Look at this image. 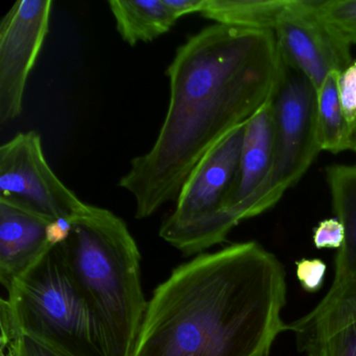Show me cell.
<instances>
[{"label":"cell","instance_id":"6da1fadb","mask_svg":"<svg viewBox=\"0 0 356 356\" xmlns=\"http://www.w3.org/2000/svg\"><path fill=\"white\" fill-rule=\"evenodd\" d=\"M283 58L270 31L214 24L189 37L168 66L170 104L152 149L118 186L149 218L178 197L202 158L272 99Z\"/></svg>","mask_w":356,"mask_h":356},{"label":"cell","instance_id":"7a4b0ae2","mask_svg":"<svg viewBox=\"0 0 356 356\" xmlns=\"http://www.w3.org/2000/svg\"><path fill=\"white\" fill-rule=\"evenodd\" d=\"M285 303L284 268L256 241L200 254L156 287L132 356H270Z\"/></svg>","mask_w":356,"mask_h":356},{"label":"cell","instance_id":"3957f363","mask_svg":"<svg viewBox=\"0 0 356 356\" xmlns=\"http://www.w3.org/2000/svg\"><path fill=\"white\" fill-rule=\"evenodd\" d=\"M60 243L72 277L103 326L112 356H132L147 301L140 252L126 222L87 204Z\"/></svg>","mask_w":356,"mask_h":356},{"label":"cell","instance_id":"277c9868","mask_svg":"<svg viewBox=\"0 0 356 356\" xmlns=\"http://www.w3.org/2000/svg\"><path fill=\"white\" fill-rule=\"evenodd\" d=\"M0 302V347L26 334L65 356H112L105 331L70 273L59 243Z\"/></svg>","mask_w":356,"mask_h":356},{"label":"cell","instance_id":"5b68a950","mask_svg":"<svg viewBox=\"0 0 356 356\" xmlns=\"http://www.w3.org/2000/svg\"><path fill=\"white\" fill-rule=\"evenodd\" d=\"M245 124L202 158L183 184L174 211L162 222L159 236L184 255L224 243L238 225L225 209L238 177Z\"/></svg>","mask_w":356,"mask_h":356},{"label":"cell","instance_id":"8992f818","mask_svg":"<svg viewBox=\"0 0 356 356\" xmlns=\"http://www.w3.org/2000/svg\"><path fill=\"white\" fill-rule=\"evenodd\" d=\"M275 156L266 182L254 197L256 216L274 207L295 186L322 152L318 131V91L309 79L283 60L278 86L270 99Z\"/></svg>","mask_w":356,"mask_h":356},{"label":"cell","instance_id":"52a82bcc","mask_svg":"<svg viewBox=\"0 0 356 356\" xmlns=\"http://www.w3.org/2000/svg\"><path fill=\"white\" fill-rule=\"evenodd\" d=\"M335 218L345 228V241L335 258L332 285L322 301L289 325L298 349L356 322V163L326 168Z\"/></svg>","mask_w":356,"mask_h":356},{"label":"cell","instance_id":"ba28073f","mask_svg":"<svg viewBox=\"0 0 356 356\" xmlns=\"http://www.w3.org/2000/svg\"><path fill=\"white\" fill-rule=\"evenodd\" d=\"M0 200L51 222L70 220L87 206L49 165L36 131L18 133L0 147Z\"/></svg>","mask_w":356,"mask_h":356},{"label":"cell","instance_id":"9c48e42d","mask_svg":"<svg viewBox=\"0 0 356 356\" xmlns=\"http://www.w3.org/2000/svg\"><path fill=\"white\" fill-rule=\"evenodd\" d=\"M51 0H20L0 22V124L19 118L29 76L49 32Z\"/></svg>","mask_w":356,"mask_h":356},{"label":"cell","instance_id":"30bf717a","mask_svg":"<svg viewBox=\"0 0 356 356\" xmlns=\"http://www.w3.org/2000/svg\"><path fill=\"white\" fill-rule=\"evenodd\" d=\"M321 0H293L275 30L283 60L305 74L316 91L331 72L352 63L351 45L321 17Z\"/></svg>","mask_w":356,"mask_h":356},{"label":"cell","instance_id":"8fae6325","mask_svg":"<svg viewBox=\"0 0 356 356\" xmlns=\"http://www.w3.org/2000/svg\"><path fill=\"white\" fill-rule=\"evenodd\" d=\"M274 114L270 101L245 124L238 177L225 213L236 222L253 218L252 202L266 182L275 156Z\"/></svg>","mask_w":356,"mask_h":356},{"label":"cell","instance_id":"7c38bea8","mask_svg":"<svg viewBox=\"0 0 356 356\" xmlns=\"http://www.w3.org/2000/svg\"><path fill=\"white\" fill-rule=\"evenodd\" d=\"M51 220L0 200V282L6 289L53 245Z\"/></svg>","mask_w":356,"mask_h":356},{"label":"cell","instance_id":"4fadbf2b","mask_svg":"<svg viewBox=\"0 0 356 356\" xmlns=\"http://www.w3.org/2000/svg\"><path fill=\"white\" fill-rule=\"evenodd\" d=\"M109 7L118 33L130 47L152 42L179 20L166 0H111Z\"/></svg>","mask_w":356,"mask_h":356},{"label":"cell","instance_id":"5bb4252c","mask_svg":"<svg viewBox=\"0 0 356 356\" xmlns=\"http://www.w3.org/2000/svg\"><path fill=\"white\" fill-rule=\"evenodd\" d=\"M293 0H205L201 15L216 24L275 32Z\"/></svg>","mask_w":356,"mask_h":356},{"label":"cell","instance_id":"9a60e30c","mask_svg":"<svg viewBox=\"0 0 356 356\" xmlns=\"http://www.w3.org/2000/svg\"><path fill=\"white\" fill-rule=\"evenodd\" d=\"M341 72H331L318 90V131L322 151L354 152L351 131L346 122L339 95Z\"/></svg>","mask_w":356,"mask_h":356},{"label":"cell","instance_id":"2e32d148","mask_svg":"<svg viewBox=\"0 0 356 356\" xmlns=\"http://www.w3.org/2000/svg\"><path fill=\"white\" fill-rule=\"evenodd\" d=\"M318 13L348 44H356V0H321Z\"/></svg>","mask_w":356,"mask_h":356},{"label":"cell","instance_id":"e0dca14e","mask_svg":"<svg viewBox=\"0 0 356 356\" xmlns=\"http://www.w3.org/2000/svg\"><path fill=\"white\" fill-rule=\"evenodd\" d=\"M300 351L306 356H356V322L307 343Z\"/></svg>","mask_w":356,"mask_h":356},{"label":"cell","instance_id":"ac0fdd59","mask_svg":"<svg viewBox=\"0 0 356 356\" xmlns=\"http://www.w3.org/2000/svg\"><path fill=\"white\" fill-rule=\"evenodd\" d=\"M339 95L343 116L351 131L354 153H356V59L341 72Z\"/></svg>","mask_w":356,"mask_h":356},{"label":"cell","instance_id":"d6986e66","mask_svg":"<svg viewBox=\"0 0 356 356\" xmlns=\"http://www.w3.org/2000/svg\"><path fill=\"white\" fill-rule=\"evenodd\" d=\"M314 247L316 249L339 250L345 241V228L337 218L321 220L314 229L312 234Z\"/></svg>","mask_w":356,"mask_h":356},{"label":"cell","instance_id":"ffe728a7","mask_svg":"<svg viewBox=\"0 0 356 356\" xmlns=\"http://www.w3.org/2000/svg\"><path fill=\"white\" fill-rule=\"evenodd\" d=\"M326 272V264L318 258H303L296 262L298 280L308 293H316L322 289Z\"/></svg>","mask_w":356,"mask_h":356},{"label":"cell","instance_id":"44dd1931","mask_svg":"<svg viewBox=\"0 0 356 356\" xmlns=\"http://www.w3.org/2000/svg\"><path fill=\"white\" fill-rule=\"evenodd\" d=\"M1 350L9 356H65L26 334H18Z\"/></svg>","mask_w":356,"mask_h":356},{"label":"cell","instance_id":"7402d4cb","mask_svg":"<svg viewBox=\"0 0 356 356\" xmlns=\"http://www.w3.org/2000/svg\"><path fill=\"white\" fill-rule=\"evenodd\" d=\"M166 3L180 19L188 14L201 13L205 0H166Z\"/></svg>","mask_w":356,"mask_h":356},{"label":"cell","instance_id":"603a6c76","mask_svg":"<svg viewBox=\"0 0 356 356\" xmlns=\"http://www.w3.org/2000/svg\"><path fill=\"white\" fill-rule=\"evenodd\" d=\"M0 356H9V354L7 352L3 351V350H0Z\"/></svg>","mask_w":356,"mask_h":356}]
</instances>
